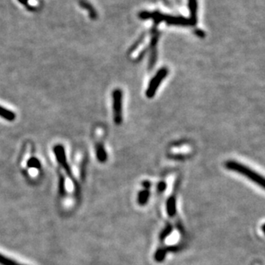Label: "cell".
I'll return each instance as SVG.
<instances>
[{"instance_id": "e0dca14e", "label": "cell", "mask_w": 265, "mask_h": 265, "mask_svg": "<svg viewBox=\"0 0 265 265\" xmlns=\"http://www.w3.org/2000/svg\"><path fill=\"white\" fill-rule=\"evenodd\" d=\"M167 189V183L165 182H161L159 184H158V192L163 193Z\"/></svg>"}, {"instance_id": "d6986e66", "label": "cell", "mask_w": 265, "mask_h": 265, "mask_svg": "<svg viewBox=\"0 0 265 265\" xmlns=\"http://www.w3.org/2000/svg\"><path fill=\"white\" fill-rule=\"evenodd\" d=\"M195 34L198 36V37H201V38H205V33L204 32V30H201V29H197L195 31Z\"/></svg>"}, {"instance_id": "52a82bcc", "label": "cell", "mask_w": 265, "mask_h": 265, "mask_svg": "<svg viewBox=\"0 0 265 265\" xmlns=\"http://www.w3.org/2000/svg\"><path fill=\"white\" fill-rule=\"evenodd\" d=\"M188 7L190 11V21L191 25H196L197 22V0H188Z\"/></svg>"}, {"instance_id": "ffe728a7", "label": "cell", "mask_w": 265, "mask_h": 265, "mask_svg": "<svg viewBox=\"0 0 265 265\" xmlns=\"http://www.w3.org/2000/svg\"><path fill=\"white\" fill-rule=\"evenodd\" d=\"M143 186H144V189H150L151 186V182L144 181V183H143Z\"/></svg>"}, {"instance_id": "7a4b0ae2", "label": "cell", "mask_w": 265, "mask_h": 265, "mask_svg": "<svg viewBox=\"0 0 265 265\" xmlns=\"http://www.w3.org/2000/svg\"><path fill=\"white\" fill-rule=\"evenodd\" d=\"M112 97L114 122L116 125H120L123 122V92L120 89H116L113 91Z\"/></svg>"}, {"instance_id": "4fadbf2b", "label": "cell", "mask_w": 265, "mask_h": 265, "mask_svg": "<svg viewBox=\"0 0 265 265\" xmlns=\"http://www.w3.org/2000/svg\"><path fill=\"white\" fill-rule=\"evenodd\" d=\"M172 225L171 224H168L164 227V229L161 231V234H160V240L161 241H164L172 233Z\"/></svg>"}, {"instance_id": "9c48e42d", "label": "cell", "mask_w": 265, "mask_h": 265, "mask_svg": "<svg viewBox=\"0 0 265 265\" xmlns=\"http://www.w3.org/2000/svg\"><path fill=\"white\" fill-rule=\"evenodd\" d=\"M79 3L82 7L86 9V11H88L89 14H90V19H93V20L97 19L98 15H97L96 11L95 10V8L92 6V4H90V2H88L86 0H81Z\"/></svg>"}, {"instance_id": "9a60e30c", "label": "cell", "mask_w": 265, "mask_h": 265, "mask_svg": "<svg viewBox=\"0 0 265 265\" xmlns=\"http://www.w3.org/2000/svg\"><path fill=\"white\" fill-rule=\"evenodd\" d=\"M165 256L166 250H164V249H160V250H158L156 254L154 255L155 259L159 262L162 261V260L165 258Z\"/></svg>"}, {"instance_id": "ac0fdd59", "label": "cell", "mask_w": 265, "mask_h": 265, "mask_svg": "<svg viewBox=\"0 0 265 265\" xmlns=\"http://www.w3.org/2000/svg\"><path fill=\"white\" fill-rule=\"evenodd\" d=\"M59 192L61 193V195H62V196H64V194H65V181H64V178H62V177L60 178Z\"/></svg>"}, {"instance_id": "6da1fadb", "label": "cell", "mask_w": 265, "mask_h": 265, "mask_svg": "<svg viewBox=\"0 0 265 265\" xmlns=\"http://www.w3.org/2000/svg\"><path fill=\"white\" fill-rule=\"evenodd\" d=\"M225 166L227 170L234 171V172L241 174L244 177L248 178L249 180L253 182L256 184L260 186L262 189L265 188V178H263L259 173L253 171L252 169L245 165L243 163L237 162L235 160H228L225 163Z\"/></svg>"}, {"instance_id": "ba28073f", "label": "cell", "mask_w": 265, "mask_h": 265, "mask_svg": "<svg viewBox=\"0 0 265 265\" xmlns=\"http://www.w3.org/2000/svg\"><path fill=\"white\" fill-rule=\"evenodd\" d=\"M167 213L170 217H174L177 214V204H176L175 196H171L167 202Z\"/></svg>"}, {"instance_id": "7c38bea8", "label": "cell", "mask_w": 265, "mask_h": 265, "mask_svg": "<svg viewBox=\"0 0 265 265\" xmlns=\"http://www.w3.org/2000/svg\"><path fill=\"white\" fill-rule=\"evenodd\" d=\"M0 117L4 118L5 120L9 121V122H13L16 119V115L13 111L3 108L1 106H0Z\"/></svg>"}, {"instance_id": "8fae6325", "label": "cell", "mask_w": 265, "mask_h": 265, "mask_svg": "<svg viewBox=\"0 0 265 265\" xmlns=\"http://www.w3.org/2000/svg\"><path fill=\"white\" fill-rule=\"evenodd\" d=\"M96 157L97 160L100 163H105L108 160L107 152H106L103 145H101V144H98L96 145Z\"/></svg>"}, {"instance_id": "30bf717a", "label": "cell", "mask_w": 265, "mask_h": 265, "mask_svg": "<svg viewBox=\"0 0 265 265\" xmlns=\"http://www.w3.org/2000/svg\"><path fill=\"white\" fill-rule=\"evenodd\" d=\"M150 196H151L150 189H144V190H141L137 196V203L140 206H145L150 200Z\"/></svg>"}, {"instance_id": "5b68a950", "label": "cell", "mask_w": 265, "mask_h": 265, "mask_svg": "<svg viewBox=\"0 0 265 265\" xmlns=\"http://www.w3.org/2000/svg\"><path fill=\"white\" fill-rule=\"evenodd\" d=\"M163 21H165L169 25H191V22H190V19H186V18H183V17H172V16L164 15V19H163Z\"/></svg>"}, {"instance_id": "2e32d148", "label": "cell", "mask_w": 265, "mask_h": 265, "mask_svg": "<svg viewBox=\"0 0 265 265\" xmlns=\"http://www.w3.org/2000/svg\"><path fill=\"white\" fill-rule=\"evenodd\" d=\"M28 165H29V167L38 168L39 166V161H38V160H36V158H33V159L29 160Z\"/></svg>"}, {"instance_id": "8992f818", "label": "cell", "mask_w": 265, "mask_h": 265, "mask_svg": "<svg viewBox=\"0 0 265 265\" xmlns=\"http://www.w3.org/2000/svg\"><path fill=\"white\" fill-rule=\"evenodd\" d=\"M158 36L157 32L154 33V36L152 37V40H151V59H150V68H152L154 66V64L156 62V45H157Z\"/></svg>"}, {"instance_id": "3957f363", "label": "cell", "mask_w": 265, "mask_h": 265, "mask_svg": "<svg viewBox=\"0 0 265 265\" xmlns=\"http://www.w3.org/2000/svg\"><path fill=\"white\" fill-rule=\"evenodd\" d=\"M168 73H169V70L167 69L166 67H162L153 77V79L151 80L150 84L148 85L147 90H146V97L148 98H154V95L156 94L158 88L160 87V84L167 77Z\"/></svg>"}, {"instance_id": "5bb4252c", "label": "cell", "mask_w": 265, "mask_h": 265, "mask_svg": "<svg viewBox=\"0 0 265 265\" xmlns=\"http://www.w3.org/2000/svg\"><path fill=\"white\" fill-rule=\"evenodd\" d=\"M0 265H24L18 262L12 260L5 257L4 255L0 254Z\"/></svg>"}, {"instance_id": "277c9868", "label": "cell", "mask_w": 265, "mask_h": 265, "mask_svg": "<svg viewBox=\"0 0 265 265\" xmlns=\"http://www.w3.org/2000/svg\"><path fill=\"white\" fill-rule=\"evenodd\" d=\"M54 153H55V156L57 158V162L60 163L61 165L63 166V168L65 169V171L67 172L69 177L72 178V180L74 181V178L72 177V171H71L68 163H67V160H66L65 149L63 147V145H55V147H54Z\"/></svg>"}]
</instances>
